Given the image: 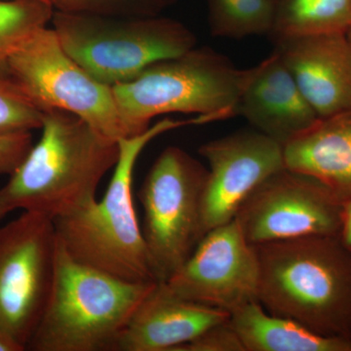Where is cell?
Here are the masks:
<instances>
[{"mask_svg":"<svg viewBox=\"0 0 351 351\" xmlns=\"http://www.w3.org/2000/svg\"><path fill=\"white\" fill-rule=\"evenodd\" d=\"M346 36H348V41H350L351 46V27L350 29H348V32H346Z\"/></svg>","mask_w":351,"mask_h":351,"instance_id":"28","label":"cell"},{"mask_svg":"<svg viewBox=\"0 0 351 351\" xmlns=\"http://www.w3.org/2000/svg\"><path fill=\"white\" fill-rule=\"evenodd\" d=\"M230 322L246 351H351V339L323 336L267 313L258 302L233 311Z\"/></svg>","mask_w":351,"mask_h":351,"instance_id":"17","label":"cell"},{"mask_svg":"<svg viewBox=\"0 0 351 351\" xmlns=\"http://www.w3.org/2000/svg\"><path fill=\"white\" fill-rule=\"evenodd\" d=\"M198 152L209 166L201 208L203 237L233 221L248 196L285 168L283 145L255 129L210 141Z\"/></svg>","mask_w":351,"mask_h":351,"instance_id":"12","label":"cell"},{"mask_svg":"<svg viewBox=\"0 0 351 351\" xmlns=\"http://www.w3.org/2000/svg\"><path fill=\"white\" fill-rule=\"evenodd\" d=\"M237 114L282 145L320 119L274 52L258 66L247 69Z\"/></svg>","mask_w":351,"mask_h":351,"instance_id":"15","label":"cell"},{"mask_svg":"<svg viewBox=\"0 0 351 351\" xmlns=\"http://www.w3.org/2000/svg\"><path fill=\"white\" fill-rule=\"evenodd\" d=\"M230 316L157 282L134 311L112 351H176Z\"/></svg>","mask_w":351,"mask_h":351,"instance_id":"14","label":"cell"},{"mask_svg":"<svg viewBox=\"0 0 351 351\" xmlns=\"http://www.w3.org/2000/svg\"><path fill=\"white\" fill-rule=\"evenodd\" d=\"M258 302L323 336L351 339V249L339 235L254 245Z\"/></svg>","mask_w":351,"mask_h":351,"instance_id":"2","label":"cell"},{"mask_svg":"<svg viewBox=\"0 0 351 351\" xmlns=\"http://www.w3.org/2000/svg\"><path fill=\"white\" fill-rule=\"evenodd\" d=\"M184 299L232 313L258 302L257 252L235 219L208 232L165 282Z\"/></svg>","mask_w":351,"mask_h":351,"instance_id":"11","label":"cell"},{"mask_svg":"<svg viewBox=\"0 0 351 351\" xmlns=\"http://www.w3.org/2000/svg\"><path fill=\"white\" fill-rule=\"evenodd\" d=\"M343 203L311 176L283 168L239 208L235 221L252 245L339 235Z\"/></svg>","mask_w":351,"mask_h":351,"instance_id":"10","label":"cell"},{"mask_svg":"<svg viewBox=\"0 0 351 351\" xmlns=\"http://www.w3.org/2000/svg\"><path fill=\"white\" fill-rule=\"evenodd\" d=\"M54 8L41 0H0V75L7 64L36 32L52 20Z\"/></svg>","mask_w":351,"mask_h":351,"instance_id":"20","label":"cell"},{"mask_svg":"<svg viewBox=\"0 0 351 351\" xmlns=\"http://www.w3.org/2000/svg\"><path fill=\"white\" fill-rule=\"evenodd\" d=\"M176 351H246L230 318L184 343Z\"/></svg>","mask_w":351,"mask_h":351,"instance_id":"23","label":"cell"},{"mask_svg":"<svg viewBox=\"0 0 351 351\" xmlns=\"http://www.w3.org/2000/svg\"><path fill=\"white\" fill-rule=\"evenodd\" d=\"M171 0H50L56 11L117 17L154 16Z\"/></svg>","mask_w":351,"mask_h":351,"instance_id":"22","label":"cell"},{"mask_svg":"<svg viewBox=\"0 0 351 351\" xmlns=\"http://www.w3.org/2000/svg\"><path fill=\"white\" fill-rule=\"evenodd\" d=\"M41 137L0 189V206L54 221L96 200L97 189L119 158V142L59 110L44 112Z\"/></svg>","mask_w":351,"mask_h":351,"instance_id":"1","label":"cell"},{"mask_svg":"<svg viewBox=\"0 0 351 351\" xmlns=\"http://www.w3.org/2000/svg\"><path fill=\"white\" fill-rule=\"evenodd\" d=\"M189 125H197L195 117L165 119L119 141V158L103 198L53 221L58 239L71 257L129 282H157L134 205V170L152 140Z\"/></svg>","mask_w":351,"mask_h":351,"instance_id":"3","label":"cell"},{"mask_svg":"<svg viewBox=\"0 0 351 351\" xmlns=\"http://www.w3.org/2000/svg\"><path fill=\"white\" fill-rule=\"evenodd\" d=\"M351 0H277L271 38L348 32Z\"/></svg>","mask_w":351,"mask_h":351,"instance_id":"18","label":"cell"},{"mask_svg":"<svg viewBox=\"0 0 351 351\" xmlns=\"http://www.w3.org/2000/svg\"><path fill=\"white\" fill-rule=\"evenodd\" d=\"M6 75L43 112L73 113L114 142L133 136L120 114L112 86L76 63L53 29L44 27L27 39L9 59Z\"/></svg>","mask_w":351,"mask_h":351,"instance_id":"8","label":"cell"},{"mask_svg":"<svg viewBox=\"0 0 351 351\" xmlns=\"http://www.w3.org/2000/svg\"><path fill=\"white\" fill-rule=\"evenodd\" d=\"M208 168L179 147L163 149L152 164L138 199L142 232L157 282H166L203 237L202 196Z\"/></svg>","mask_w":351,"mask_h":351,"instance_id":"7","label":"cell"},{"mask_svg":"<svg viewBox=\"0 0 351 351\" xmlns=\"http://www.w3.org/2000/svg\"><path fill=\"white\" fill-rule=\"evenodd\" d=\"M339 237L343 240V243L351 249V199L343 203Z\"/></svg>","mask_w":351,"mask_h":351,"instance_id":"25","label":"cell"},{"mask_svg":"<svg viewBox=\"0 0 351 351\" xmlns=\"http://www.w3.org/2000/svg\"><path fill=\"white\" fill-rule=\"evenodd\" d=\"M41 1L47 2V3L51 4L50 0H41Z\"/></svg>","mask_w":351,"mask_h":351,"instance_id":"29","label":"cell"},{"mask_svg":"<svg viewBox=\"0 0 351 351\" xmlns=\"http://www.w3.org/2000/svg\"><path fill=\"white\" fill-rule=\"evenodd\" d=\"M24 348L16 343L12 339L0 334V351H24Z\"/></svg>","mask_w":351,"mask_h":351,"instance_id":"26","label":"cell"},{"mask_svg":"<svg viewBox=\"0 0 351 351\" xmlns=\"http://www.w3.org/2000/svg\"><path fill=\"white\" fill-rule=\"evenodd\" d=\"M247 69L235 68L211 48H193L156 62L128 82L112 86L122 119L132 135L167 113L237 117Z\"/></svg>","mask_w":351,"mask_h":351,"instance_id":"5","label":"cell"},{"mask_svg":"<svg viewBox=\"0 0 351 351\" xmlns=\"http://www.w3.org/2000/svg\"><path fill=\"white\" fill-rule=\"evenodd\" d=\"M57 233L48 217L23 212L0 228V334L27 350L54 277Z\"/></svg>","mask_w":351,"mask_h":351,"instance_id":"9","label":"cell"},{"mask_svg":"<svg viewBox=\"0 0 351 351\" xmlns=\"http://www.w3.org/2000/svg\"><path fill=\"white\" fill-rule=\"evenodd\" d=\"M157 282H129L76 261L57 237L52 288L27 350L112 351Z\"/></svg>","mask_w":351,"mask_h":351,"instance_id":"4","label":"cell"},{"mask_svg":"<svg viewBox=\"0 0 351 351\" xmlns=\"http://www.w3.org/2000/svg\"><path fill=\"white\" fill-rule=\"evenodd\" d=\"M51 22L69 56L110 86L128 82L151 64L180 56L196 46L195 34L169 18L54 10Z\"/></svg>","mask_w":351,"mask_h":351,"instance_id":"6","label":"cell"},{"mask_svg":"<svg viewBox=\"0 0 351 351\" xmlns=\"http://www.w3.org/2000/svg\"><path fill=\"white\" fill-rule=\"evenodd\" d=\"M283 154L286 168L322 182L343 203L351 199V108L318 119Z\"/></svg>","mask_w":351,"mask_h":351,"instance_id":"16","label":"cell"},{"mask_svg":"<svg viewBox=\"0 0 351 351\" xmlns=\"http://www.w3.org/2000/svg\"><path fill=\"white\" fill-rule=\"evenodd\" d=\"M277 0H208L210 31L217 38L270 36Z\"/></svg>","mask_w":351,"mask_h":351,"instance_id":"19","label":"cell"},{"mask_svg":"<svg viewBox=\"0 0 351 351\" xmlns=\"http://www.w3.org/2000/svg\"><path fill=\"white\" fill-rule=\"evenodd\" d=\"M5 211H4L3 209H2L1 206H0V221H1L2 219L4 218V217L6 216Z\"/></svg>","mask_w":351,"mask_h":351,"instance_id":"27","label":"cell"},{"mask_svg":"<svg viewBox=\"0 0 351 351\" xmlns=\"http://www.w3.org/2000/svg\"><path fill=\"white\" fill-rule=\"evenodd\" d=\"M43 115L11 78L0 75V135L40 129Z\"/></svg>","mask_w":351,"mask_h":351,"instance_id":"21","label":"cell"},{"mask_svg":"<svg viewBox=\"0 0 351 351\" xmlns=\"http://www.w3.org/2000/svg\"><path fill=\"white\" fill-rule=\"evenodd\" d=\"M272 40L274 53L320 119L351 108V46L346 32Z\"/></svg>","mask_w":351,"mask_h":351,"instance_id":"13","label":"cell"},{"mask_svg":"<svg viewBox=\"0 0 351 351\" xmlns=\"http://www.w3.org/2000/svg\"><path fill=\"white\" fill-rule=\"evenodd\" d=\"M31 132L0 135V176L12 174L32 147Z\"/></svg>","mask_w":351,"mask_h":351,"instance_id":"24","label":"cell"}]
</instances>
